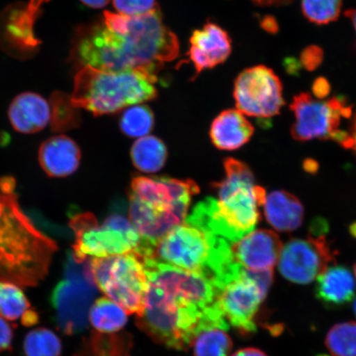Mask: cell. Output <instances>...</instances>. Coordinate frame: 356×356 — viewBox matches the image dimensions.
<instances>
[{
  "instance_id": "1",
  "label": "cell",
  "mask_w": 356,
  "mask_h": 356,
  "mask_svg": "<svg viewBox=\"0 0 356 356\" xmlns=\"http://www.w3.org/2000/svg\"><path fill=\"white\" fill-rule=\"evenodd\" d=\"M179 53L177 35L163 24L157 8L140 16L109 11L96 24L81 26L73 40L71 59L111 72L145 70L157 74Z\"/></svg>"
},
{
  "instance_id": "2",
  "label": "cell",
  "mask_w": 356,
  "mask_h": 356,
  "mask_svg": "<svg viewBox=\"0 0 356 356\" xmlns=\"http://www.w3.org/2000/svg\"><path fill=\"white\" fill-rule=\"evenodd\" d=\"M143 259L148 289L138 325L159 343L186 350L200 325L220 309L216 284L202 273Z\"/></svg>"
},
{
  "instance_id": "3",
  "label": "cell",
  "mask_w": 356,
  "mask_h": 356,
  "mask_svg": "<svg viewBox=\"0 0 356 356\" xmlns=\"http://www.w3.org/2000/svg\"><path fill=\"white\" fill-rule=\"evenodd\" d=\"M13 178L0 180V282L33 287L48 273L55 241L22 211Z\"/></svg>"
},
{
  "instance_id": "4",
  "label": "cell",
  "mask_w": 356,
  "mask_h": 356,
  "mask_svg": "<svg viewBox=\"0 0 356 356\" xmlns=\"http://www.w3.org/2000/svg\"><path fill=\"white\" fill-rule=\"evenodd\" d=\"M225 179L213 186L218 199L207 197L197 204L185 222L234 244L255 229L266 191L238 160L225 159Z\"/></svg>"
},
{
  "instance_id": "5",
  "label": "cell",
  "mask_w": 356,
  "mask_h": 356,
  "mask_svg": "<svg viewBox=\"0 0 356 356\" xmlns=\"http://www.w3.org/2000/svg\"><path fill=\"white\" fill-rule=\"evenodd\" d=\"M129 193V217L145 247L156 245L184 222L193 195L199 188L193 180L175 178L134 177Z\"/></svg>"
},
{
  "instance_id": "6",
  "label": "cell",
  "mask_w": 356,
  "mask_h": 356,
  "mask_svg": "<svg viewBox=\"0 0 356 356\" xmlns=\"http://www.w3.org/2000/svg\"><path fill=\"white\" fill-rule=\"evenodd\" d=\"M157 81V74L145 70L111 72L84 66L75 74L70 99L75 108L96 117L113 114L154 99Z\"/></svg>"
},
{
  "instance_id": "7",
  "label": "cell",
  "mask_w": 356,
  "mask_h": 356,
  "mask_svg": "<svg viewBox=\"0 0 356 356\" xmlns=\"http://www.w3.org/2000/svg\"><path fill=\"white\" fill-rule=\"evenodd\" d=\"M232 246L228 240L185 222L160 240L151 258L216 280L235 264Z\"/></svg>"
},
{
  "instance_id": "8",
  "label": "cell",
  "mask_w": 356,
  "mask_h": 356,
  "mask_svg": "<svg viewBox=\"0 0 356 356\" xmlns=\"http://www.w3.org/2000/svg\"><path fill=\"white\" fill-rule=\"evenodd\" d=\"M122 208L115 209L102 225L88 212L71 218L70 226L74 234L71 252L74 259L82 262L90 257L138 253L142 246V238Z\"/></svg>"
},
{
  "instance_id": "9",
  "label": "cell",
  "mask_w": 356,
  "mask_h": 356,
  "mask_svg": "<svg viewBox=\"0 0 356 356\" xmlns=\"http://www.w3.org/2000/svg\"><path fill=\"white\" fill-rule=\"evenodd\" d=\"M90 273L96 287L128 314L143 312L148 278L143 258L135 252L90 258Z\"/></svg>"
},
{
  "instance_id": "10",
  "label": "cell",
  "mask_w": 356,
  "mask_h": 356,
  "mask_svg": "<svg viewBox=\"0 0 356 356\" xmlns=\"http://www.w3.org/2000/svg\"><path fill=\"white\" fill-rule=\"evenodd\" d=\"M89 259L79 262L67 253L63 278L52 289L50 301L54 321L65 335L73 336L87 327L96 286L92 282Z\"/></svg>"
},
{
  "instance_id": "11",
  "label": "cell",
  "mask_w": 356,
  "mask_h": 356,
  "mask_svg": "<svg viewBox=\"0 0 356 356\" xmlns=\"http://www.w3.org/2000/svg\"><path fill=\"white\" fill-rule=\"evenodd\" d=\"M273 270L242 267L234 277L216 286L218 302L227 322L242 334L257 331L255 317L273 282Z\"/></svg>"
},
{
  "instance_id": "12",
  "label": "cell",
  "mask_w": 356,
  "mask_h": 356,
  "mask_svg": "<svg viewBox=\"0 0 356 356\" xmlns=\"http://www.w3.org/2000/svg\"><path fill=\"white\" fill-rule=\"evenodd\" d=\"M291 110L296 118L291 127L293 139L332 140L349 149L350 133L340 129L341 119L349 118L351 115V106L343 97H334L325 101L302 92L293 97Z\"/></svg>"
},
{
  "instance_id": "13",
  "label": "cell",
  "mask_w": 356,
  "mask_h": 356,
  "mask_svg": "<svg viewBox=\"0 0 356 356\" xmlns=\"http://www.w3.org/2000/svg\"><path fill=\"white\" fill-rule=\"evenodd\" d=\"M282 93L279 77L264 65L243 70L234 83L237 110L258 119H269L280 113L284 105Z\"/></svg>"
},
{
  "instance_id": "14",
  "label": "cell",
  "mask_w": 356,
  "mask_h": 356,
  "mask_svg": "<svg viewBox=\"0 0 356 356\" xmlns=\"http://www.w3.org/2000/svg\"><path fill=\"white\" fill-rule=\"evenodd\" d=\"M334 260L324 233L312 231L306 238H292L282 247L280 274L292 283L306 284L317 279Z\"/></svg>"
},
{
  "instance_id": "15",
  "label": "cell",
  "mask_w": 356,
  "mask_h": 356,
  "mask_svg": "<svg viewBox=\"0 0 356 356\" xmlns=\"http://www.w3.org/2000/svg\"><path fill=\"white\" fill-rule=\"evenodd\" d=\"M236 261L252 270H270L278 264L282 243L271 230L252 231L232 246Z\"/></svg>"
},
{
  "instance_id": "16",
  "label": "cell",
  "mask_w": 356,
  "mask_h": 356,
  "mask_svg": "<svg viewBox=\"0 0 356 356\" xmlns=\"http://www.w3.org/2000/svg\"><path fill=\"white\" fill-rule=\"evenodd\" d=\"M231 51L232 44L228 33L213 22L195 30L190 39L188 56L197 74L224 63Z\"/></svg>"
},
{
  "instance_id": "17",
  "label": "cell",
  "mask_w": 356,
  "mask_h": 356,
  "mask_svg": "<svg viewBox=\"0 0 356 356\" xmlns=\"http://www.w3.org/2000/svg\"><path fill=\"white\" fill-rule=\"evenodd\" d=\"M38 159L40 165L49 177H65L76 172L81 160V151L71 138L56 136L43 142Z\"/></svg>"
},
{
  "instance_id": "18",
  "label": "cell",
  "mask_w": 356,
  "mask_h": 356,
  "mask_svg": "<svg viewBox=\"0 0 356 356\" xmlns=\"http://www.w3.org/2000/svg\"><path fill=\"white\" fill-rule=\"evenodd\" d=\"M8 114L16 131L33 134L42 131L51 122V108L42 96L26 92L13 100Z\"/></svg>"
},
{
  "instance_id": "19",
  "label": "cell",
  "mask_w": 356,
  "mask_h": 356,
  "mask_svg": "<svg viewBox=\"0 0 356 356\" xmlns=\"http://www.w3.org/2000/svg\"><path fill=\"white\" fill-rule=\"evenodd\" d=\"M254 133V128L241 111L229 109L222 111L211 124L212 143L220 150L232 151L246 145Z\"/></svg>"
},
{
  "instance_id": "20",
  "label": "cell",
  "mask_w": 356,
  "mask_h": 356,
  "mask_svg": "<svg viewBox=\"0 0 356 356\" xmlns=\"http://www.w3.org/2000/svg\"><path fill=\"white\" fill-rule=\"evenodd\" d=\"M315 293L325 305L331 308L344 306L355 296L354 275L346 266H328L317 278Z\"/></svg>"
},
{
  "instance_id": "21",
  "label": "cell",
  "mask_w": 356,
  "mask_h": 356,
  "mask_svg": "<svg viewBox=\"0 0 356 356\" xmlns=\"http://www.w3.org/2000/svg\"><path fill=\"white\" fill-rule=\"evenodd\" d=\"M264 206L266 219L275 230L292 232L302 225L304 207L299 199L287 191H275L266 195Z\"/></svg>"
},
{
  "instance_id": "22",
  "label": "cell",
  "mask_w": 356,
  "mask_h": 356,
  "mask_svg": "<svg viewBox=\"0 0 356 356\" xmlns=\"http://www.w3.org/2000/svg\"><path fill=\"white\" fill-rule=\"evenodd\" d=\"M228 323L225 318H218L200 324L190 346L194 355L229 356L233 341L227 333Z\"/></svg>"
},
{
  "instance_id": "23",
  "label": "cell",
  "mask_w": 356,
  "mask_h": 356,
  "mask_svg": "<svg viewBox=\"0 0 356 356\" xmlns=\"http://www.w3.org/2000/svg\"><path fill=\"white\" fill-rule=\"evenodd\" d=\"M0 316L13 322L20 320L26 327L39 322V314L31 307L24 291L11 282H0Z\"/></svg>"
},
{
  "instance_id": "24",
  "label": "cell",
  "mask_w": 356,
  "mask_h": 356,
  "mask_svg": "<svg viewBox=\"0 0 356 356\" xmlns=\"http://www.w3.org/2000/svg\"><path fill=\"white\" fill-rule=\"evenodd\" d=\"M131 156L138 170L152 173L161 170L165 165L168 150L163 142L155 136H145L134 143Z\"/></svg>"
},
{
  "instance_id": "25",
  "label": "cell",
  "mask_w": 356,
  "mask_h": 356,
  "mask_svg": "<svg viewBox=\"0 0 356 356\" xmlns=\"http://www.w3.org/2000/svg\"><path fill=\"white\" fill-rule=\"evenodd\" d=\"M127 312L108 297L97 299L91 307L88 322L101 333L117 332L126 326Z\"/></svg>"
},
{
  "instance_id": "26",
  "label": "cell",
  "mask_w": 356,
  "mask_h": 356,
  "mask_svg": "<svg viewBox=\"0 0 356 356\" xmlns=\"http://www.w3.org/2000/svg\"><path fill=\"white\" fill-rule=\"evenodd\" d=\"M22 349L26 356H61L63 345L51 329L40 327L26 334Z\"/></svg>"
},
{
  "instance_id": "27",
  "label": "cell",
  "mask_w": 356,
  "mask_h": 356,
  "mask_svg": "<svg viewBox=\"0 0 356 356\" xmlns=\"http://www.w3.org/2000/svg\"><path fill=\"white\" fill-rule=\"evenodd\" d=\"M154 126L152 110L145 105H136L124 111L120 128L127 137L140 138L148 135Z\"/></svg>"
},
{
  "instance_id": "28",
  "label": "cell",
  "mask_w": 356,
  "mask_h": 356,
  "mask_svg": "<svg viewBox=\"0 0 356 356\" xmlns=\"http://www.w3.org/2000/svg\"><path fill=\"white\" fill-rule=\"evenodd\" d=\"M51 108V124L52 130L64 132L76 127L79 124L78 108L71 102L70 97L63 92L53 93L50 100Z\"/></svg>"
},
{
  "instance_id": "29",
  "label": "cell",
  "mask_w": 356,
  "mask_h": 356,
  "mask_svg": "<svg viewBox=\"0 0 356 356\" xmlns=\"http://www.w3.org/2000/svg\"><path fill=\"white\" fill-rule=\"evenodd\" d=\"M325 344L333 356H356V323L336 324L327 332Z\"/></svg>"
},
{
  "instance_id": "30",
  "label": "cell",
  "mask_w": 356,
  "mask_h": 356,
  "mask_svg": "<svg viewBox=\"0 0 356 356\" xmlns=\"http://www.w3.org/2000/svg\"><path fill=\"white\" fill-rule=\"evenodd\" d=\"M342 0H302V13L315 24L324 25L337 20L341 15Z\"/></svg>"
},
{
  "instance_id": "31",
  "label": "cell",
  "mask_w": 356,
  "mask_h": 356,
  "mask_svg": "<svg viewBox=\"0 0 356 356\" xmlns=\"http://www.w3.org/2000/svg\"><path fill=\"white\" fill-rule=\"evenodd\" d=\"M115 10L127 16H140L159 8L156 0H113Z\"/></svg>"
},
{
  "instance_id": "32",
  "label": "cell",
  "mask_w": 356,
  "mask_h": 356,
  "mask_svg": "<svg viewBox=\"0 0 356 356\" xmlns=\"http://www.w3.org/2000/svg\"><path fill=\"white\" fill-rule=\"evenodd\" d=\"M323 58L324 53L321 47L309 46L302 51L300 62L302 68L308 71H314L322 65Z\"/></svg>"
},
{
  "instance_id": "33",
  "label": "cell",
  "mask_w": 356,
  "mask_h": 356,
  "mask_svg": "<svg viewBox=\"0 0 356 356\" xmlns=\"http://www.w3.org/2000/svg\"><path fill=\"white\" fill-rule=\"evenodd\" d=\"M15 336V329L13 325L0 316V353L12 349Z\"/></svg>"
},
{
  "instance_id": "34",
  "label": "cell",
  "mask_w": 356,
  "mask_h": 356,
  "mask_svg": "<svg viewBox=\"0 0 356 356\" xmlns=\"http://www.w3.org/2000/svg\"><path fill=\"white\" fill-rule=\"evenodd\" d=\"M312 89H313L314 96L317 97L318 99L323 100L330 93L331 86L327 79L323 77H319L315 79Z\"/></svg>"
},
{
  "instance_id": "35",
  "label": "cell",
  "mask_w": 356,
  "mask_h": 356,
  "mask_svg": "<svg viewBox=\"0 0 356 356\" xmlns=\"http://www.w3.org/2000/svg\"><path fill=\"white\" fill-rule=\"evenodd\" d=\"M262 29L269 33H277L279 31V25L277 19L271 16H266L261 24Z\"/></svg>"
},
{
  "instance_id": "36",
  "label": "cell",
  "mask_w": 356,
  "mask_h": 356,
  "mask_svg": "<svg viewBox=\"0 0 356 356\" xmlns=\"http://www.w3.org/2000/svg\"><path fill=\"white\" fill-rule=\"evenodd\" d=\"M284 66L289 74H297L300 72L301 64L296 58L289 57L284 60Z\"/></svg>"
},
{
  "instance_id": "37",
  "label": "cell",
  "mask_w": 356,
  "mask_h": 356,
  "mask_svg": "<svg viewBox=\"0 0 356 356\" xmlns=\"http://www.w3.org/2000/svg\"><path fill=\"white\" fill-rule=\"evenodd\" d=\"M231 356H267L264 351L257 348H244L236 351V353Z\"/></svg>"
},
{
  "instance_id": "38",
  "label": "cell",
  "mask_w": 356,
  "mask_h": 356,
  "mask_svg": "<svg viewBox=\"0 0 356 356\" xmlns=\"http://www.w3.org/2000/svg\"><path fill=\"white\" fill-rule=\"evenodd\" d=\"M79 1L91 8H102L108 6L110 0H79Z\"/></svg>"
},
{
  "instance_id": "39",
  "label": "cell",
  "mask_w": 356,
  "mask_h": 356,
  "mask_svg": "<svg viewBox=\"0 0 356 356\" xmlns=\"http://www.w3.org/2000/svg\"><path fill=\"white\" fill-rule=\"evenodd\" d=\"M253 3L261 6H280L291 2V0H252Z\"/></svg>"
},
{
  "instance_id": "40",
  "label": "cell",
  "mask_w": 356,
  "mask_h": 356,
  "mask_svg": "<svg viewBox=\"0 0 356 356\" xmlns=\"http://www.w3.org/2000/svg\"><path fill=\"white\" fill-rule=\"evenodd\" d=\"M350 142L349 149H353L356 152V117L354 121L353 129L350 132Z\"/></svg>"
},
{
  "instance_id": "41",
  "label": "cell",
  "mask_w": 356,
  "mask_h": 356,
  "mask_svg": "<svg viewBox=\"0 0 356 356\" xmlns=\"http://www.w3.org/2000/svg\"><path fill=\"white\" fill-rule=\"evenodd\" d=\"M345 16L348 17L353 22L354 29L356 33V10H348L345 12Z\"/></svg>"
},
{
  "instance_id": "42",
  "label": "cell",
  "mask_w": 356,
  "mask_h": 356,
  "mask_svg": "<svg viewBox=\"0 0 356 356\" xmlns=\"http://www.w3.org/2000/svg\"><path fill=\"white\" fill-rule=\"evenodd\" d=\"M350 233L356 238V224L350 227Z\"/></svg>"
},
{
  "instance_id": "43",
  "label": "cell",
  "mask_w": 356,
  "mask_h": 356,
  "mask_svg": "<svg viewBox=\"0 0 356 356\" xmlns=\"http://www.w3.org/2000/svg\"><path fill=\"white\" fill-rule=\"evenodd\" d=\"M354 311H355V314L356 315V300H355V304H354Z\"/></svg>"
},
{
  "instance_id": "44",
  "label": "cell",
  "mask_w": 356,
  "mask_h": 356,
  "mask_svg": "<svg viewBox=\"0 0 356 356\" xmlns=\"http://www.w3.org/2000/svg\"><path fill=\"white\" fill-rule=\"evenodd\" d=\"M354 270H355V278H356V264H355V266Z\"/></svg>"
},
{
  "instance_id": "45",
  "label": "cell",
  "mask_w": 356,
  "mask_h": 356,
  "mask_svg": "<svg viewBox=\"0 0 356 356\" xmlns=\"http://www.w3.org/2000/svg\"><path fill=\"white\" fill-rule=\"evenodd\" d=\"M318 356H328L327 355H318Z\"/></svg>"
}]
</instances>
